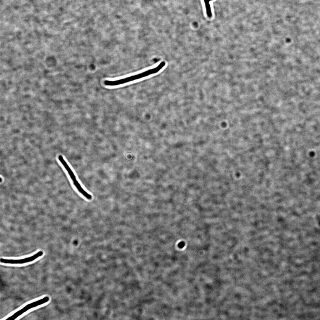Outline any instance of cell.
<instances>
[{"mask_svg":"<svg viewBox=\"0 0 320 320\" xmlns=\"http://www.w3.org/2000/svg\"><path fill=\"white\" fill-rule=\"evenodd\" d=\"M165 65V62L163 61L157 66L141 73L116 80H106L104 84L106 86H115L127 83L157 73L163 68Z\"/></svg>","mask_w":320,"mask_h":320,"instance_id":"6da1fadb","label":"cell"},{"mask_svg":"<svg viewBox=\"0 0 320 320\" xmlns=\"http://www.w3.org/2000/svg\"><path fill=\"white\" fill-rule=\"evenodd\" d=\"M58 160L65 168L72 179L73 184L79 191L84 196L89 200L92 198V196L85 191L82 188L80 184L77 180L76 176L68 164L64 159L63 156L60 155L58 157Z\"/></svg>","mask_w":320,"mask_h":320,"instance_id":"7a4b0ae2","label":"cell"},{"mask_svg":"<svg viewBox=\"0 0 320 320\" xmlns=\"http://www.w3.org/2000/svg\"><path fill=\"white\" fill-rule=\"evenodd\" d=\"M49 298L46 296L43 298L27 304L22 308L16 312L12 316L9 317L6 319L14 320L28 310L32 308L45 303L49 301Z\"/></svg>","mask_w":320,"mask_h":320,"instance_id":"3957f363","label":"cell"},{"mask_svg":"<svg viewBox=\"0 0 320 320\" xmlns=\"http://www.w3.org/2000/svg\"><path fill=\"white\" fill-rule=\"evenodd\" d=\"M43 254V252L40 251L37 252L33 255L23 259L18 260L8 259L1 258L0 259L1 263H4L10 264H21L31 262L37 258L41 256Z\"/></svg>","mask_w":320,"mask_h":320,"instance_id":"277c9868","label":"cell"},{"mask_svg":"<svg viewBox=\"0 0 320 320\" xmlns=\"http://www.w3.org/2000/svg\"><path fill=\"white\" fill-rule=\"evenodd\" d=\"M204 0L205 4L207 15L210 18L212 17V13L211 6L209 3L210 1L209 0Z\"/></svg>","mask_w":320,"mask_h":320,"instance_id":"5b68a950","label":"cell"},{"mask_svg":"<svg viewBox=\"0 0 320 320\" xmlns=\"http://www.w3.org/2000/svg\"><path fill=\"white\" fill-rule=\"evenodd\" d=\"M184 245H185V243H184V242H183V241H182V242H180L178 244V246L180 248H182L184 247Z\"/></svg>","mask_w":320,"mask_h":320,"instance_id":"8992f818","label":"cell"},{"mask_svg":"<svg viewBox=\"0 0 320 320\" xmlns=\"http://www.w3.org/2000/svg\"><path fill=\"white\" fill-rule=\"evenodd\" d=\"M209 0V1H212V0Z\"/></svg>","mask_w":320,"mask_h":320,"instance_id":"52a82bcc","label":"cell"}]
</instances>
